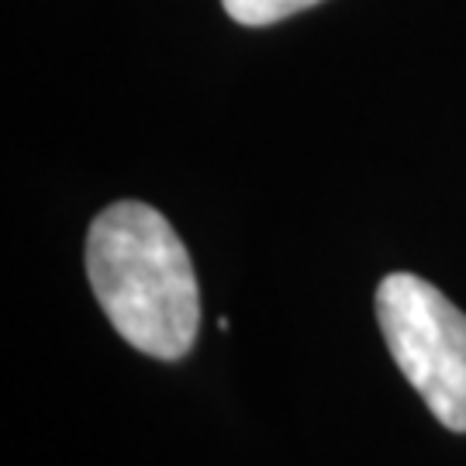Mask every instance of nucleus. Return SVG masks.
I'll return each instance as SVG.
<instances>
[{"mask_svg":"<svg viewBox=\"0 0 466 466\" xmlns=\"http://www.w3.org/2000/svg\"><path fill=\"white\" fill-rule=\"evenodd\" d=\"M221 4H225L228 17H235L238 25L259 28V25H273L280 17L308 11V7H315L318 0H221Z\"/></svg>","mask_w":466,"mask_h":466,"instance_id":"nucleus-3","label":"nucleus"},{"mask_svg":"<svg viewBox=\"0 0 466 466\" xmlns=\"http://www.w3.org/2000/svg\"><path fill=\"white\" fill-rule=\"evenodd\" d=\"M377 321L404 380L439 425L466 432V315L435 283L387 273L377 287Z\"/></svg>","mask_w":466,"mask_h":466,"instance_id":"nucleus-2","label":"nucleus"},{"mask_svg":"<svg viewBox=\"0 0 466 466\" xmlns=\"http://www.w3.org/2000/svg\"><path fill=\"white\" fill-rule=\"evenodd\" d=\"M86 277L115 332L152 360H184L200 332L190 252L142 200L104 208L86 232Z\"/></svg>","mask_w":466,"mask_h":466,"instance_id":"nucleus-1","label":"nucleus"}]
</instances>
